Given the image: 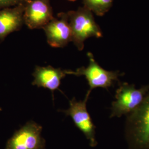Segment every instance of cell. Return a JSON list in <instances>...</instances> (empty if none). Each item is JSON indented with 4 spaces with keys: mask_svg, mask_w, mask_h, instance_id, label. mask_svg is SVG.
I'll return each mask as SVG.
<instances>
[{
    "mask_svg": "<svg viewBox=\"0 0 149 149\" xmlns=\"http://www.w3.org/2000/svg\"><path fill=\"white\" fill-rule=\"evenodd\" d=\"M149 92V84L136 88L134 84L123 82L116 92V101L112 103L110 117H120L135 111L144 101Z\"/></svg>",
    "mask_w": 149,
    "mask_h": 149,
    "instance_id": "3957f363",
    "label": "cell"
},
{
    "mask_svg": "<svg viewBox=\"0 0 149 149\" xmlns=\"http://www.w3.org/2000/svg\"><path fill=\"white\" fill-rule=\"evenodd\" d=\"M43 128L30 120L10 139L5 149H46L45 140L41 135Z\"/></svg>",
    "mask_w": 149,
    "mask_h": 149,
    "instance_id": "5b68a950",
    "label": "cell"
},
{
    "mask_svg": "<svg viewBox=\"0 0 149 149\" xmlns=\"http://www.w3.org/2000/svg\"><path fill=\"white\" fill-rule=\"evenodd\" d=\"M24 2L0 10V42L21 29L24 25Z\"/></svg>",
    "mask_w": 149,
    "mask_h": 149,
    "instance_id": "9c48e42d",
    "label": "cell"
},
{
    "mask_svg": "<svg viewBox=\"0 0 149 149\" xmlns=\"http://www.w3.org/2000/svg\"><path fill=\"white\" fill-rule=\"evenodd\" d=\"M89 96L86 95L83 101H77L75 98L70 101V107L66 110H61L66 116L72 118L76 127L85 135L91 147H96L98 144L96 138V127L87 109L86 104Z\"/></svg>",
    "mask_w": 149,
    "mask_h": 149,
    "instance_id": "8992f818",
    "label": "cell"
},
{
    "mask_svg": "<svg viewBox=\"0 0 149 149\" xmlns=\"http://www.w3.org/2000/svg\"><path fill=\"white\" fill-rule=\"evenodd\" d=\"M125 135L128 149H149V92L138 108L127 116Z\"/></svg>",
    "mask_w": 149,
    "mask_h": 149,
    "instance_id": "6da1fadb",
    "label": "cell"
},
{
    "mask_svg": "<svg viewBox=\"0 0 149 149\" xmlns=\"http://www.w3.org/2000/svg\"><path fill=\"white\" fill-rule=\"evenodd\" d=\"M0 110H1V109H0Z\"/></svg>",
    "mask_w": 149,
    "mask_h": 149,
    "instance_id": "5bb4252c",
    "label": "cell"
},
{
    "mask_svg": "<svg viewBox=\"0 0 149 149\" xmlns=\"http://www.w3.org/2000/svg\"><path fill=\"white\" fill-rule=\"evenodd\" d=\"M66 75L65 70L60 68H55L50 65L36 66L33 73L34 79L32 85L49 89L52 91L54 97V91L59 89L61 80Z\"/></svg>",
    "mask_w": 149,
    "mask_h": 149,
    "instance_id": "30bf717a",
    "label": "cell"
},
{
    "mask_svg": "<svg viewBox=\"0 0 149 149\" xmlns=\"http://www.w3.org/2000/svg\"><path fill=\"white\" fill-rule=\"evenodd\" d=\"M48 44L53 48H64L71 42V32L67 12H60L43 27Z\"/></svg>",
    "mask_w": 149,
    "mask_h": 149,
    "instance_id": "ba28073f",
    "label": "cell"
},
{
    "mask_svg": "<svg viewBox=\"0 0 149 149\" xmlns=\"http://www.w3.org/2000/svg\"><path fill=\"white\" fill-rule=\"evenodd\" d=\"M71 32V42L82 51L86 40L91 37H102L101 29L96 23L93 13L88 9L79 7L75 11L67 12Z\"/></svg>",
    "mask_w": 149,
    "mask_h": 149,
    "instance_id": "7a4b0ae2",
    "label": "cell"
},
{
    "mask_svg": "<svg viewBox=\"0 0 149 149\" xmlns=\"http://www.w3.org/2000/svg\"><path fill=\"white\" fill-rule=\"evenodd\" d=\"M87 55L89 60V64L87 67L82 66L75 71L64 70L66 74L85 77L89 85L87 95L90 96L91 91L96 88H109L118 80L120 76H122V73L119 71H108L102 68L95 60L92 53L88 52Z\"/></svg>",
    "mask_w": 149,
    "mask_h": 149,
    "instance_id": "277c9868",
    "label": "cell"
},
{
    "mask_svg": "<svg viewBox=\"0 0 149 149\" xmlns=\"http://www.w3.org/2000/svg\"><path fill=\"white\" fill-rule=\"evenodd\" d=\"M69 1H71V2H74V1H76V0H68Z\"/></svg>",
    "mask_w": 149,
    "mask_h": 149,
    "instance_id": "4fadbf2b",
    "label": "cell"
},
{
    "mask_svg": "<svg viewBox=\"0 0 149 149\" xmlns=\"http://www.w3.org/2000/svg\"><path fill=\"white\" fill-rule=\"evenodd\" d=\"M50 0H26L23 13L24 24L30 29H42L54 18Z\"/></svg>",
    "mask_w": 149,
    "mask_h": 149,
    "instance_id": "52a82bcc",
    "label": "cell"
},
{
    "mask_svg": "<svg viewBox=\"0 0 149 149\" xmlns=\"http://www.w3.org/2000/svg\"><path fill=\"white\" fill-rule=\"evenodd\" d=\"M84 6L98 16H104L110 10L113 0H82Z\"/></svg>",
    "mask_w": 149,
    "mask_h": 149,
    "instance_id": "8fae6325",
    "label": "cell"
},
{
    "mask_svg": "<svg viewBox=\"0 0 149 149\" xmlns=\"http://www.w3.org/2000/svg\"><path fill=\"white\" fill-rule=\"evenodd\" d=\"M26 0H0V10L4 8L18 5L25 2Z\"/></svg>",
    "mask_w": 149,
    "mask_h": 149,
    "instance_id": "7c38bea8",
    "label": "cell"
}]
</instances>
